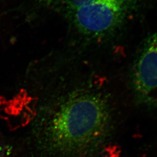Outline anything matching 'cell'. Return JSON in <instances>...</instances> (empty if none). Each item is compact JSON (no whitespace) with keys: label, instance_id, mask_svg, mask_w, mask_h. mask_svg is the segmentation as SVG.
Returning <instances> with one entry per match:
<instances>
[{"label":"cell","instance_id":"1","mask_svg":"<svg viewBox=\"0 0 157 157\" xmlns=\"http://www.w3.org/2000/svg\"><path fill=\"white\" fill-rule=\"evenodd\" d=\"M109 105L100 93L76 90L45 108L36 126L37 143L48 154L78 157L94 151L111 130Z\"/></svg>","mask_w":157,"mask_h":157},{"label":"cell","instance_id":"5","mask_svg":"<svg viewBox=\"0 0 157 157\" xmlns=\"http://www.w3.org/2000/svg\"><path fill=\"white\" fill-rule=\"evenodd\" d=\"M0 157H3V152L1 147H0Z\"/></svg>","mask_w":157,"mask_h":157},{"label":"cell","instance_id":"2","mask_svg":"<svg viewBox=\"0 0 157 157\" xmlns=\"http://www.w3.org/2000/svg\"><path fill=\"white\" fill-rule=\"evenodd\" d=\"M135 0H104L61 14L78 34L90 39L107 38L119 30Z\"/></svg>","mask_w":157,"mask_h":157},{"label":"cell","instance_id":"3","mask_svg":"<svg viewBox=\"0 0 157 157\" xmlns=\"http://www.w3.org/2000/svg\"><path fill=\"white\" fill-rule=\"evenodd\" d=\"M131 82L140 104L157 107V30L146 39L135 58Z\"/></svg>","mask_w":157,"mask_h":157},{"label":"cell","instance_id":"4","mask_svg":"<svg viewBox=\"0 0 157 157\" xmlns=\"http://www.w3.org/2000/svg\"><path fill=\"white\" fill-rule=\"evenodd\" d=\"M40 5L48 10L62 14L73 10L104 0H36Z\"/></svg>","mask_w":157,"mask_h":157}]
</instances>
